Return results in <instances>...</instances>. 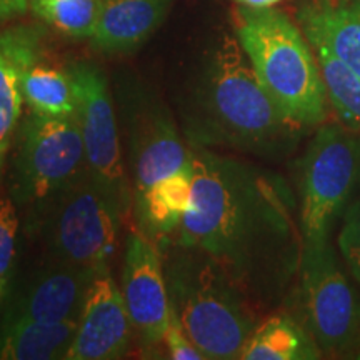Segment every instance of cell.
Instances as JSON below:
<instances>
[{"label":"cell","instance_id":"obj_11","mask_svg":"<svg viewBox=\"0 0 360 360\" xmlns=\"http://www.w3.org/2000/svg\"><path fill=\"white\" fill-rule=\"evenodd\" d=\"M132 202L157 180L186 169L191 162L188 146L174 117L152 97H132L127 110Z\"/></svg>","mask_w":360,"mask_h":360},{"label":"cell","instance_id":"obj_5","mask_svg":"<svg viewBox=\"0 0 360 360\" xmlns=\"http://www.w3.org/2000/svg\"><path fill=\"white\" fill-rule=\"evenodd\" d=\"M32 210V220L57 262L92 270L109 265L130 214L122 200L89 172Z\"/></svg>","mask_w":360,"mask_h":360},{"label":"cell","instance_id":"obj_10","mask_svg":"<svg viewBox=\"0 0 360 360\" xmlns=\"http://www.w3.org/2000/svg\"><path fill=\"white\" fill-rule=\"evenodd\" d=\"M120 292L142 347L155 349L164 344L170 317L164 257L159 244L137 227L125 240Z\"/></svg>","mask_w":360,"mask_h":360},{"label":"cell","instance_id":"obj_18","mask_svg":"<svg viewBox=\"0 0 360 360\" xmlns=\"http://www.w3.org/2000/svg\"><path fill=\"white\" fill-rule=\"evenodd\" d=\"M77 323L79 319L60 323L2 322L0 360H65Z\"/></svg>","mask_w":360,"mask_h":360},{"label":"cell","instance_id":"obj_2","mask_svg":"<svg viewBox=\"0 0 360 360\" xmlns=\"http://www.w3.org/2000/svg\"><path fill=\"white\" fill-rule=\"evenodd\" d=\"M187 143L277 162L299 147L302 127L260 84L237 35L224 34L180 110Z\"/></svg>","mask_w":360,"mask_h":360},{"label":"cell","instance_id":"obj_14","mask_svg":"<svg viewBox=\"0 0 360 360\" xmlns=\"http://www.w3.org/2000/svg\"><path fill=\"white\" fill-rule=\"evenodd\" d=\"M98 270L58 264L40 274L7 307L2 322L60 323L82 312L89 285Z\"/></svg>","mask_w":360,"mask_h":360},{"label":"cell","instance_id":"obj_28","mask_svg":"<svg viewBox=\"0 0 360 360\" xmlns=\"http://www.w3.org/2000/svg\"><path fill=\"white\" fill-rule=\"evenodd\" d=\"M357 359H360V352H359V357Z\"/></svg>","mask_w":360,"mask_h":360},{"label":"cell","instance_id":"obj_9","mask_svg":"<svg viewBox=\"0 0 360 360\" xmlns=\"http://www.w3.org/2000/svg\"><path fill=\"white\" fill-rule=\"evenodd\" d=\"M77 97V120L89 174L109 187L132 212V188L125 172L119 125L105 74L89 62L69 65Z\"/></svg>","mask_w":360,"mask_h":360},{"label":"cell","instance_id":"obj_15","mask_svg":"<svg viewBox=\"0 0 360 360\" xmlns=\"http://www.w3.org/2000/svg\"><path fill=\"white\" fill-rule=\"evenodd\" d=\"M295 22L309 42H321L360 77V0H302Z\"/></svg>","mask_w":360,"mask_h":360},{"label":"cell","instance_id":"obj_7","mask_svg":"<svg viewBox=\"0 0 360 360\" xmlns=\"http://www.w3.org/2000/svg\"><path fill=\"white\" fill-rule=\"evenodd\" d=\"M360 187V134L340 122L319 125L299 160V220L304 245L328 242Z\"/></svg>","mask_w":360,"mask_h":360},{"label":"cell","instance_id":"obj_16","mask_svg":"<svg viewBox=\"0 0 360 360\" xmlns=\"http://www.w3.org/2000/svg\"><path fill=\"white\" fill-rule=\"evenodd\" d=\"M169 0H102L90 42L103 53H125L141 47L159 29Z\"/></svg>","mask_w":360,"mask_h":360},{"label":"cell","instance_id":"obj_24","mask_svg":"<svg viewBox=\"0 0 360 360\" xmlns=\"http://www.w3.org/2000/svg\"><path fill=\"white\" fill-rule=\"evenodd\" d=\"M337 245L350 276L360 285V195L345 210Z\"/></svg>","mask_w":360,"mask_h":360},{"label":"cell","instance_id":"obj_6","mask_svg":"<svg viewBox=\"0 0 360 360\" xmlns=\"http://www.w3.org/2000/svg\"><path fill=\"white\" fill-rule=\"evenodd\" d=\"M287 300L294 305L292 317L309 332L322 355L359 357L360 294L328 242L304 245L297 281Z\"/></svg>","mask_w":360,"mask_h":360},{"label":"cell","instance_id":"obj_27","mask_svg":"<svg viewBox=\"0 0 360 360\" xmlns=\"http://www.w3.org/2000/svg\"><path fill=\"white\" fill-rule=\"evenodd\" d=\"M237 6H244V7H254V8H267V7H274L276 4H281L282 0H233Z\"/></svg>","mask_w":360,"mask_h":360},{"label":"cell","instance_id":"obj_3","mask_svg":"<svg viewBox=\"0 0 360 360\" xmlns=\"http://www.w3.org/2000/svg\"><path fill=\"white\" fill-rule=\"evenodd\" d=\"M159 247L170 309L188 339L205 359H240L259 326L254 304L205 254L175 242Z\"/></svg>","mask_w":360,"mask_h":360},{"label":"cell","instance_id":"obj_1","mask_svg":"<svg viewBox=\"0 0 360 360\" xmlns=\"http://www.w3.org/2000/svg\"><path fill=\"white\" fill-rule=\"evenodd\" d=\"M187 146L191 205L164 244L175 242L212 259L257 310L278 307L294 287L304 250L299 202L289 184L214 148Z\"/></svg>","mask_w":360,"mask_h":360},{"label":"cell","instance_id":"obj_23","mask_svg":"<svg viewBox=\"0 0 360 360\" xmlns=\"http://www.w3.org/2000/svg\"><path fill=\"white\" fill-rule=\"evenodd\" d=\"M19 214L12 197L0 199V315L6 305L8 283H11L17 254L19 236Z\"/></svg>","mask_w":360,"mask_h":360},{"label":"cell","instance_id":"obj_26","mask_svg":"<svg viewBox=\"0 0 360 360\" xmlns=\"http://www.w3.org/2000/svg\"><path fill=\"white\" fill-rule=\"evenodd\" d=\"M30 8L29 0H0V22L24 15Z\"/></svg>","mask_w":360,"mask_h":360},{"label":"cell","instance_id":"obj_25","mask_svg":"<svg viewBox=\"0 0 360 360\" xmlns=\"http://www.w3.org/2000/svg\"><path fill=\"white\" fill-rule=\"evenodd\" d=\"M164 345L167 347L169 359L174 360H205V355L200 352L193 342L184 330L182 323L179 322L177 315L170 309V317L167 323V330L164 335Z\"/></svg>","mask_w":360,"mask_h":360},{"label":"cell","instance_id":"obj_20","mask_svg":"<svg viewBox=\"0 0 360 360\" xmlns=\"http://www.w3.org/2000/svg\"><path fill=\"white\" fill-rule=\"evenodd\" d=\"M24 101L29 112L47 117H77V97L69 70L40 58L24 79Z\"/></svg>","mask_w":360,"mask_h":360},{"label":"cell","instance_id":"obj_22","mask_svg":"<svg viewBox=\"0 0 360 360\" xmlns=\"http://www.w3.org/2000/svg\"><path fill=\"white\" fill-rule=\"evenodd\" d=\"M37 19L74 39H90L102 0H29Z\"/></svg>","mask_w":360,"mask_h":360},{"label":"cell","instance_id":"obj_4","mask_svg":"<svg viewBox=\"0 0 360 360\" xmlns=\"http://www.w3.org/2000/svg\"><path fill=\"white\" fill-rule=\"evenodd\" d=\"M233 29L260 84L283 114L302 129L326 122L327 89L299 24L274 7L237 6Z\"/></svg>","mask_w":360,"mask_h":360},{"label":"cell","instance_id":"obj_13","mask_svg":"<svg viewBox=\"0 0 360 360\" xmlns=\"http://www.w3.org/2000/svg\"><path fill=\"white\" fill-rule=\"evenodd\" d=\"M44 34L37 25L0 30V184L20 127L25 74L44 56Z\"/></svg>","mask_w":360,"mask_h":360},{"label":"cell","instance_id":"obj_12","mask_svg":"<svg viewBox=\"0 0 360 360\" xmlns=\"http://www.w3.org/2000/svg\"><path fill=\"white\" fill-rule=\"evenodd\" d=\"M134 327L122 292L107 265L90 282L65 360L122 359L129 352Z\"/></svg>","mask_w":360,"mask_h":360},{"label":"cell","instance_id":"obj_8","mask_svg":"<svg viewBox=\"0 0 360 360\" xmlns=\"http://www.w3.org/2000/svg\"><path fill=\"white\" fill-rule=\"evenodd\" d=\"M12 200L37 207L89 172L77 117L29 112L13 141Z\"/></svg>","mask_w":360,"mask_h":360},{"label":"cell","instance_id":"obj_19","mask_svg":"<svg viewBox=\"0 0 360 360\" xmlns=\"http://www.w3.org/2000/svg\"><path fill=\"white\" fill-rule=\"evenodd\" d=\"M323 357L309 332L292 315H272L255 327L242 360H315Z\"/></svg>","mask_w":360,"mask_h":360},{"label":"cell","instance_id":"obj_17","mask_svg":"<svg viewBox=\"0 0 360 360\" xmlns=\"http://www.w3.org/2000/svg\"><path fill=\"white\" fill-rule=\"evenodd\" d=\"M192 199V165L157 180L132 202L135 227L157 244H164L180 227Z\"/></svg>","mask_w":360,"mask_h":360},{"label":"cell","instance_id":"obj_21","mask_svg":"<svg viewBox=\"0 0 360 360\" xmlns=\"http://www.w3.org/2000/svg\"><path fill=\"white\" fill-rule=\"evenodd\" d=\"M309 44L321 67L328 103L337 119L342 125L360 134V77L323 44Z\"/></svg>","mask_w":360,"mask_h":360}]
</instances>
